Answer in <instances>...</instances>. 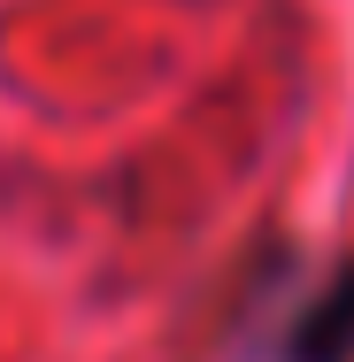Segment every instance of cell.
<instances>
[{
	"instance_id": "obj_1",
	"label": "cell",
	"mask_w": 354,
	"mask_h": 362,
	"mask_svg": "<svg viewBox=\"0 0 354 362\" xmlns=\"http://www.w3.org/2000/svg\"><path fill=\"white\" fill-rule=\"evenodd\" d=\"M285 362H354V262L339 278H324V293L293 316Z\"/></svg>"
}]
</instances>
